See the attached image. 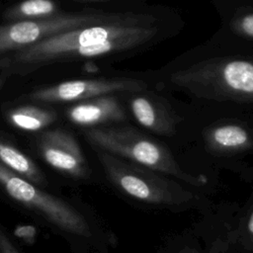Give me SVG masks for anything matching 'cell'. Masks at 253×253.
<instances>
[{"mask_svg": "<svg viewBox=\"0 0 253 253\" xmlns=\"http://www.w3.org/2000/svg\"><path fill=\"white\" fill-rule=\"evenodd\" d=\"M159 33L154 15L126 11L118 20L59 34L12 52L0 59V68L16 73L54 61L128 52L154 42Z\"/></svg>", "mask_w": 253, "mask_h": 253, "instance_id": "cell-1", "label": "cell"}, {"mask_svg": "<svg viewBox=\"0 0 253 253\" xmlns=\"http://www.w3.org/2000/svg\"><path fill=\"white\" fill-rule=\"evenodd\" d=\"M169 80L199 98L253 104V59L209 58L174 72Z\"/></svg>", "mask_w": 253, "mask_h": 253, "instance_id": "cell-2", "label": "cell"}, {"mask_svg": "<svg viewBox=\"0 0 253 253\" xmlns=\"http://www.w3.org/2000/svg\"><path fill=\"white\" fill-rule=\"evenodd\" d=\"M83 134L94 149L108 152L193 186H203L207 183L204 176L185 172L164 144L129 125L114 124L84 128Z\"/></svg>", "mask_w": 253, "mask_h": 253, "instance_id": "cell-3", "label": "cell"}, {"mask_svg": "<svg viewBox=\"0 0 253 253\" xmlns=\"http://www.w3.org/2000/svg\"><path fill=\"white\" fill-rule=\"evenodd\" d=\"M102 168L114 187L132 200L162 208H186L195 195L174 179L146 167L95 149Z\"/></svg>", "mask_w": 253, "mask_h": 253, "instance_id": "cell-4", "label": "cell"}, {"mask_svg": "<svg viewBox=\"0 0 253 253\" xmlns=\"http://www.w3.org/2000/svg\"><path fill=\"white\" fill-rule=\"evenodd\" d=\"M125 13L102 11L61 13L43 20L0 25V56L29 47L59 34L118 20Z\"/></svg>", "mask_w": 253, "mask_h": 253, "instance_id": "cell-5", "label": "cell"}, {"mask_svg": "<svg viewBox=\"0 0 253 253\" xmlns=\"http://www.w3.org/2000/svg\"><path fill=\"white\" fill-rule=\"evenodd\" d=\"M0 186L12 199L38 211L59 228L76 235H91L88 221L76 209L41 190L1 163Z\"/></svg>", "mask_w": 253, "mask_h": 253, "instance_id": "cell-6", "label": "cell"}, {"mask_svg": "<svg viewBox=\"0 0 253 253\" xmlns=\"http://www.w3.org/2000/svg\"><path fill=\"white\" fill-rule=\"evenodd\" d=\"M146 89L144 81L131 77L75 79L38 89L29 94L28 98L43 103H80L102 96L127 95Z\"/></svg>", "mask_w": 253, "mask_h": 253, "instance_id": "cell-7", "label": "cell"}, {"mask_svg": "<svg viewBox=\"0 0 253 253\" xmlns=\"http://www.w3.org/2000/svg\"><path fill=\"white\" fill-rule=\"evenodd\" d=\"M38 145L43 160L53 169L74 178H85L89 174L82 148L69 131L47 130L41 135Z\"/></svg>", "mask_w": 253, "mask_h": 253, "instance_id": "cell-8", "label": "cell"}, {"mask_svg": "<svg viewBox=\"0 0 253 253\" xmlns=\"http://www.w3.org/2000/svg\"><path fill=\"white\" fill-rule=\"evenodd\" d=\"M68 120L85 128L123 124L127 116L116 95L102 96L77 103L67 110Z\"/></svg>", "mask_w": 253, "mask_h": 253, "instance_id": "cell-9", "label": "cell"}, {"mask_svg": "<svg viewBox=\"0 0 253 253\" xmlns=\"http://www.w3.org/2000/svg\"><path fill=\"white\" fill-rule=\"evenodd\" d=\"M144 92L127 94L130 114L147 130L159 135H173L177 125L175 114L159 99Z\"/></svg>", "mask_w": 253, "mask_h": 253, "instance_id": "cell-10", "label": "cell"}, {"mask_svg": "<svg viewBox=\"0 0 253 253\" xmlns=\"http://www.w3.org/2000/svg\"><path fill=\"white\" fill-rule=\"evenodd\" d=\"M206 140L211 150L221 154L243 151L253 143L251 135L243 126L230 124L211 128L206 133Z\"/></svg>", "mask_w": 253, "mask_h": 253, "instance_id": "cell-11", "label": "cell"}, {"mask_svg": "<svg viewBox=\"0 0 253 253\" xmlns=\"http://www.w3.org/2000/svg\"><path fill=\"white\" fill-rule=\"evenodd\" d=\"M0 163L36 186H44L45 177L32 158L0 136Z\"/></svg>", "mask_w": 253, "mask_h": 253, "instance_id": "cell-12", "label": "cell"}, {"mask_svg": "<svg viewBox=\"0 0 253 253\" xmlns=\"http://www.w3.org/2000/svg\"><path fill=\"white\" fill-rule=\"evenodd\" d=\"M57 115L49 109L28 105L7 112V121L14 127L27 131H38L56 121Z\"/></svg>", "mask_w": 253, "mask_h": 253, "instance_id": "cell-13", "label": "cell"}, {"mask_svg": "<svg viewBox=\"0 0 253 253\" xmlns=\"http://www.w3.org/2000/svg\"><path fill=\"white\" fill-rule=\"evenodd\" d=\"M60 13L57 2L50 0H28L9 7L3 15L6 20L15 22L43 20L55 17Z\"/></svg>", "mask_w": 253, "mask_h": 253, "instance_id": "cell-14", "label": "cell"}, {"mask_svg": "<svg viewBox=\"0 0 253 253\" xmlns=\"http://www.w3.org/2000/svg\"><path fill=\"white\" fill-rule=\"evenodd\" d=\"M229 26L231 31L238 37L253 41V8L236 13Z\"/></svg>", "mask_w": 253, "mask_h": 253, "instance_id": "cell-15", "label": "cell"}, {"mask_svg": "<svg viewBox=\"0 0 253 253\" xmlns=\"http://www.w3.org/2000/svg\"><path fill=\"white\" fill-rule=\"evenodd\" d=\"M0 253H20L2 229H0Z\"/></svg>", "mask_w": 253, "mask_h": 253, "instance_id": "cell-16", "label": "cell"}, {"mask_svg": "<svg viewBox=\"0 0 253 253\" xmlns=\"http://www.w3.org/2000/svg\"><path fill=\"white\" fill-rule=\"evenodd\" d=\"M247 233L250 241L253 243V211L251 212L247 221Z\"/></svg>", "mask_w": 253, "mask_h": 253, "instance_id": "cell-17", "label": "cell"}, {"mask_svg": "<svg viewBox=\"0 0 253 253\" xmlns=\"http://www.w3.org/2000/svg\"><path fill=\"white\" fill-rule=\"evenodd\" d=\"M83 70H84V71H87V72H94V71L97 70V66H96V64H94L93 61L88 60V61H86V62L84 63V65H83Z\"/></svg>", "mask_w": 253, "mask_h": 253, "instance_id": "cell-18", "label": "cell"}, {"mask_svg": "<svg viewBox=\"0 0 253 253\" xmlns=\"http://www.w3.org/2000/svg\"><path fill=\"white\" fill-rule=\"evenodd\" d=\"M179 253H199L195 248H191V247H185L183 248Z\"/></svg>", "mask_w": 253, "mask_h": 253, "instance_id": "cell-19", "label": "cell"}, {"mask_svg": "<svg viewBox=\"0 0 253 253\" xmlns=\"http://www.w3.org/2000/svg\"><path fill=\"white\" fill-rule=\"evenodd\" d=\"M0 84H1V83H0Z\"/></svg>", "mask_w": 253, "mask_h": 253, "instance_id": "cell-20", "label": "cell"}]
</instances>
